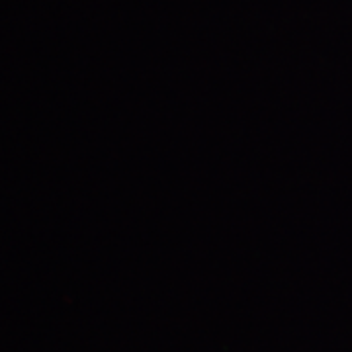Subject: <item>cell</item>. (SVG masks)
Returning a JSON list of instances; mask_svg holds the SVG:
<instances>
[]
</instances>
